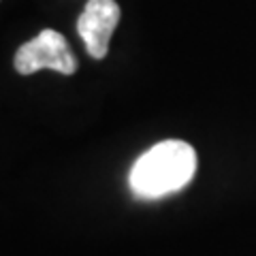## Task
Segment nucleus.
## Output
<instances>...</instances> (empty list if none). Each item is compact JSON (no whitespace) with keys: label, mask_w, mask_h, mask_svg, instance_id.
<instances>
[{"label":"nucleus","mask_w":256,"mask_h":256,"mask_svg":"<svg viewBox=\"0 0 256 256\" xmlns=\"http://www.w3.org/2000/svg\"><path fill=\"white\" fill-rule=\"evenodd\" d=\"M20 75H32L36 70L52 68L62 75H73L77 70V58L68 41L52 28L41 30L32 41L24 43L13 58Z\"/></svg>","instance_id":"nucleus-2"},{"label":"nucleus","mask_w":256,"mask_h":256,"mask_svg":"<svg viewBox=\"0 0 256 256\" xmlns=\"http://www.w3.org/2000/svg\"><path fill=\"white\" fill-rule=\"evenodd\" d=\"M118 24L120 4L116 0H88L86 9L77 20V32L94 60H102L107 56L111 34Z\"/></svg>","instance_id":"nucleus-3"},{"label":"nucleus","mask_w":256,"mask_h":256,"mask_svg":"<svg viewBox=\"0 0 256 256\" xmlns=\"http://www.w3.org/2000/svg\"><path fill=\"white\" fill-rule=\"evenodd\" d=\"M196 173V152L186 141L166 139L132 164L128 184L139 198H160L188 186Z\"/></svg>","instance_id":"nucleus-1"}]
</instances>
